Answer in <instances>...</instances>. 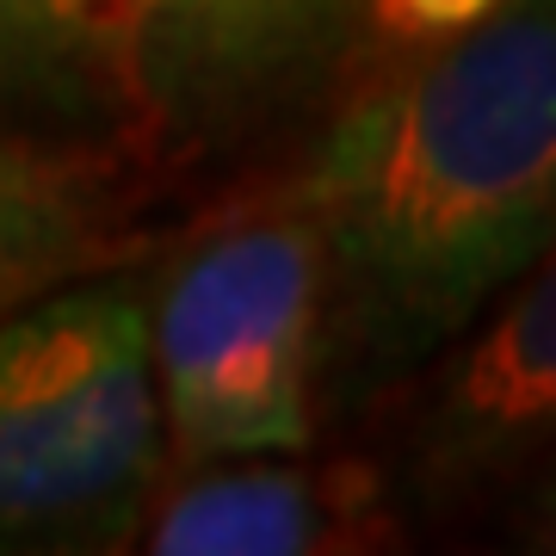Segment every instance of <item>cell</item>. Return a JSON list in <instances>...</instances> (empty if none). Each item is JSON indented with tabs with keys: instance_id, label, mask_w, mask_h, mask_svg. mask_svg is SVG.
<instances>
[{
	"instance_id": "1",
	"label": "cell",
	"mask_w": 556,
	"mask_h": 556,
	"mask_svg": "<svg viewBox=\"0 0 556 556\" xmlns=\"http://www.w3.org/2000/svg\"><path fill=\"white\" fill-rule=\"evenodd\" d=\"M328 254V321L371 371L452 353L551 260L556 20L507 0L489 25L408 43L358 87L291 179Z\"/></svg>"
},
{
	"instance_id": "2",
	"label": "cell",
	"mask_w": 556,
	"mask_h": 556,
	"mask_svg": "<svg viewBox=\"0 0 556 556\" xmlns=\"http://www.w3.org/2000/svg\"><path fill=\"white\" fill-rule=\"evenodd\" d=\"M167 482L149 309L75 278L0 316V556L137 544Z\"/></svg>"
},
{
	"instance_id": "3",
	"label": "cell",
	"mask_w": 556,
	"mask_h": 556,
	"mask_svg": "<svg viewBox=\"0 0 556 556\" xmlns=\"http://www.w3.org/2000/svg\"><path fill=\"white\" fill-rule=\"evenodd\" d=\"M142 309L167 470L316 445L328 254L291 186L199 223Z\"/></svg>"
},
{
	"instance_id": "4",
	"label": "cell",
	"mask_w": 556,
	"mask_h": 556,
	"mask_svg": "<svg viewBox=\"0 0 556 556\" xmlns=\"http://www.w3.org/2000/svg\"><path fill=\"white\" fill-rule=\"evenodd\" d=\"M155 149L229 137L334 68L365 0H124Z\"/></svg>"
},
{
	"instance_id": "5",
	"label": "cell",
	"mask_w": 556,
	"mask_h": 556,
	"mask_svg": "<svg viewBox=\"0 0 556 556\" xmlns=\"http://www.w3.org/2000/svg\"><path fill=\"white\" fill-rule=\"evenodd\" d=\"M383 482L371 470H316L303 452H260L167 470L142 519L155 556H309L383 544Z\"/></svg>"
},
{
	"instance_id": "6",
	"label": "cell",
	"mask_w": 556,
	"mask_h": 556,
	"mask_svg": "<svg viewBox=\"0 0 556 556\" xmlns=\"http://www.w3.org/2000/svg\"><path fill=\"white\" fill-rule=\"evenodd\" d=\"M0 137L105 161L155 149L124 0H0Z\"/></svg>"
},
{
	"instance_id": "7",
	"label": "cell",
	"mask_w": 556,
	"mask_h": 556,
	"mask_svg": "<svg viewBox=\"0 0 556 556\" xmlns=\"http://www.w3.org/2000/svg\"><path fill=\"white\" fill-rule=\"evenodd\" d=\"M464 353L439 383L427 415V477L489 482L519 477L556 420V291L551 266H538L501 291L470 328Z\"/></svg>"
},
{
	"instance_id": "8",
	"label": "cell",
	"mask_w": 556,
	"mask_h": 556,
	"mask_svg": "<svg viewBox=\"0 0 556 556\" xmlns=\"http://www.w3.org/2000/svg\"><path fill=\"white\" fill-rule=\"evenodd\" d=\"M124 174L130 161L0 137V316L118 260Z\"/></svg>"
},
{
	"instance_id": "9",
	"label": "cell",
	"mask_w": 556,
	"mask_h": 556,
	"mask_svg": "<svg viewBox=\"0 0 556 556\" xmlns=\"http://www.w3.org/2000/svg\"><path fill=\"white\" fill-rule=\"evenodd\" d=\"M507 0H365V20L396 43H445L489 25Z\"/></svg>"
}]
</instances>
